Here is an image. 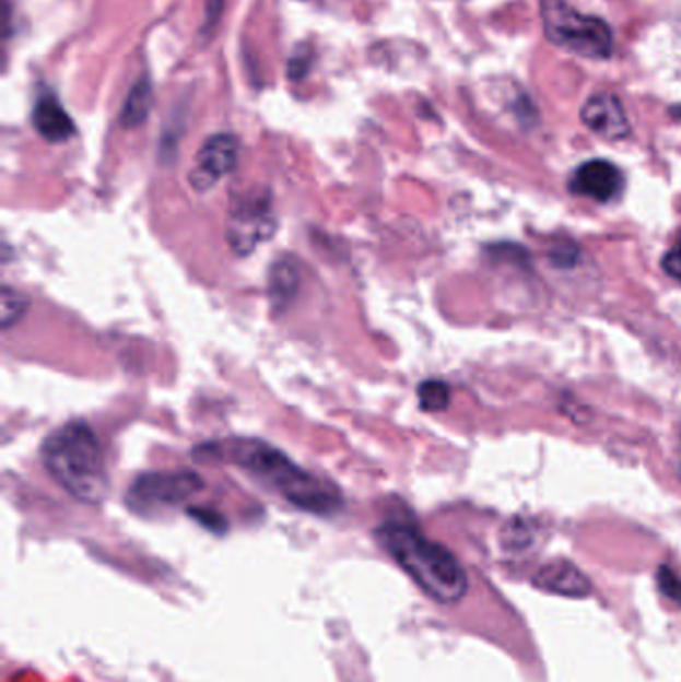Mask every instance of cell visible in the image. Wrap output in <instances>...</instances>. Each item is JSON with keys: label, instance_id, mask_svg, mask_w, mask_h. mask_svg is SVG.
<instances>
[{"label": "cell", "instance_id": "cell-5", "mask_svg": "<svg viewBox=\"0 0 681 682\" xmlns=\"http://www.w3.org/2000/svg\"><path fill=\"white\" fill-rule=\"evenodd\" d=\"M202 487L204 481L192 471L144 473L128 491L127 505L140 515H154L192 499Z\"/></svg>", "mask_w": 681, "mask_h": 682}, {"label": "cell", "instance_id": "cell-6", "mask_svg": "<svg viewBox=\"0 0 681 682\" xmlns=\"http://www.w3.org/2000/svg\"><path fill=\"white\" fill-rule=\"evenodd\" d=\"M274 212L268 196H243L232 205L228 217V244L238 256L255 250L260 242L274 234Z\"/></svg>", "mask_w": 681, "mask_h": 682}, {"label": "cell", "instance_id": "cell-16", "mask_svg": "<svg viewBox=\"0 0 681 682\" xmlns=\"http://www.w3.org/2000/svg\"><path fill=\"white\" fill-rule=\"evenodd\" d=\"M502 543H504V546H508V549H514V551H518V549H524V546L530 545V527L526 525V521H521V519H514V521H509V524L506 525V529L502 531Z\"/></svg>", "mask_w": 681, "mask_h": 682}, {"label": "cell", "instance_id": "cell-1", "mask_svg": "<svg viewBox=\"0 0 681 682\" xmlns=\"http://www.w3.org/2000/svg\"><path fill=\"white\" fill-rule=\"evenodd\" d=\"M209 457H220L240 467L250 478L274 491L302 511L334 515L342 507V495L332 483L296 466L277 447L258 439H231L207 445Z\"/></svg>", "mask_w": 681, "mask_h": 682}, {"label": "cell", "instance_id": "cell-18", "mask_svg": "<svg viewBox=\"0 0 681 682\" xmlns=\"http://www.w3.org/2000/svg\"><path fill=\"white\" fill-rule=\"evenodd\" d=\"M658 585L659 591L664 592L666 597H670L671 601L681 604V579L673 575L671 568H659Z\"/></svg>", "mask_w": 681, "mask_h": 682}, {"label": "cell", "instance_id": "cell-17", "mask_svg": "<svg viewBox=\"0 0 681 682\" xmlns=\"http://www.w3.org/2000/svg\"><path fill=\"white\" fill-rule=\"evenodd\" d=\"M313 52L308 48L296 50L289 60V77L292 80H302L313 69Z\"/></svg>", "mask_w": 681, "mask_h": 682}, {"label": "cell", "instance_id": "cell-8", "mask_svg": "<svg viewBox=\"0 0 681 682\" xmlns=\"http://www.w3.org/2000/svg\"><path fill=\"white\" fill-rule=\"evenodd\" d=\"M624 188V174L608 160L584 162L570 180V190L596 202H610Z\"/></svg>", "mask_w": 681, "mask_h": 682}, {"label": "cell", "instance_id": "cell-7", "mask_svg": "<svg viewBox=\"0 0 681 682\" xmlns=\"http://www.w3.org/2000/svg\"><path fill=\"white\" fill-rule=\"evenodd\" d=\"M238 164V138L232 134H214L198 150L195 168L190 172V184L198 192L214 188L219 180L228 176Z\"/></svg>", "mask_w": 681, "mask_h": 682}, {"label": "cell", "instance_id": "cell-12", "mask_svg": "<svg viewBox=\"0 0 681 682\" xmlns=\"http://www.w3.org/2000/svg\"><path fill=\"white\" fill-rule=\"evenodd\" d=\"M152 84L151 80L142 79L128 91L127 101L120 110V126L134 130L149 120L152 110Z\"/></svg>", "mask_w": 681, "mask_h": 682}, {"label": "cell", "instance_id": "cell-19", "mask_svg": "<svg viewBox=\"0 0 681 682\" xmlns=\"http://www.w3.org/2000/svg\"><path fill=\"white\" fill-rule=\"evenodd\" d=\"M661 268L666 270V273L673 278V280H678L681 282V239L671 248L666 256H664V260H661Z\"/></svg>", "mask_w": 681, "mask_h": 682}, {"label": "cell", "instance_id": "cell-10", "mask_svg": "<svg viewBox=\"0 0 681 682\" xmlns=\"http://www.w3.org/2000/svg\"><path fill=\"white\" fill-rule=\"evenodd\" d=\"M531 583L540 591L570 599H584L591 592V583L584 575V571H579L574 563L564 558L545 563L543 567L538 568Z\"/></svg>", "mask_w": 681, "mask_h": 682}, {"label": "cell", "instance_id": "cell-3", "mask_svg": "<svg viewBox=\"0 0 681 682\" xmlns=\"http://www.w3.org/2000/svg\"><path fill=\"white\" fill-rule=\"evenodd\" d=\"M40 461L72 499L101 505L108 497L105 451L89 423L70 421L47 435L40 445Z\"/></svg>", "mask_w": 681, "mask_h": 682}, {"label": "cell", "instance_id": "cell-4", "mask_svg": "<svg viewBox=\"0 0 681 682\" xmlns=\"http://www.w3.org/2000/svg\"><path fill=\"white\" fill-rule=\"evenodd\" d=\"M540 16L543 33L557 48L591 60L612 57V26L598 16L582 14L566 0H542Z\"/></svg>", "mask_w": 681, "mask_h": 682}, {"label": "cell", "instance_id": "cell-14", "mask_svg": "<svg viewBox=\"0 0 681 682\" xmlns=\"http://www.w3.org/2000/svg\"><path fill=\"white\" fill-rule=\"evenodd\" d=\"M450 386L439 379H427L418 387V401L424 411H444L450 405Z\"/></svg>", "mask_w": 681, "mask_h": 682}, {"label": "cell", "instance_id": "cell-20", "mask_svg": "<svg viewBox=\"0 0 681 682\" xmlns=\"http://www.w3.org/2000/svg\"><path fill=\"white\" fill-rule=\"evenodd\" d=\"M188 513L204 527L212 529V531H224L226 529V521L219 513L210 511V509H190Z\"/></svg>", "mask_w": 681, "mask_h": 682}, {"label": "cell", "instance_id": "cell-15", "mask_svg": "<svg viewBox=\"0 0 681 682\" xmlns=\"http://www.w3.org/2000/svg\"><path fill=\"white\" fill-rule=\"evenodd\" d=\"M0 306H2V318H0L2 328L9 330L19 319L24 318V314L28 309V299L21 292L12 290V287H4Z\"/></svg>", "mask_w": 681, "mask_h": 682}, {"label": "cell", "instance_id": "cell-13", "mask_svg": "<svg viewBox=\"0 0 681 682\" xmlns=\"http://www.w3.org/2000/svg\"><path fill=\"white\" fill-rule=\"evenodd\" d=\"M298 270L289 260H280L270 272V296L277 306H286L298 290Z\"/></svg>", "mask_w": 681, "mask_h": 682}, {"label": "cell", "instance_id": "cell-21", "mask_svg": "<svg viewBox=\"0 0 681 682\" xmlns=\"http://www.w3.org/2000/svg\"><path fill=\"white\" fill-rule=\"evenodd\" d=\"M680 475H681V467H680Z\"/></svg>", "mask_w": 681, "mask_h": 682}, {"label": "cell", "instance_id": "cell-11", "mask_svg": "<svg viewBox=\"0 0 681 682\" xmlns=\"http://www.w3.org/2000/svg\"><path fill=\"white\" fill-rule=\"evenodd\" d=\"M33 125H35L36 132L52 144L67 142L77 132L72 118L64 110V106L58 103V98L52 92H45L36 98Z\"/></svg>", "mask_w": 681, "mask_h": 682}, {"label": "cell", "instance_id": "cell-9", "mask_svg": "<svg viewBox=\"0 0 681 682\" xmlns=\"http://www.w3.org/2000/svg\"><path fill=\"white\" fill-rule=\"evenodd\" d=\"M582 122L588 126L591 132L606 140H624L630 137L632 126L627 120L624 106L618 96L601 92L588 98V103L582 106Z\"/></svg>", "mask_w": 681, "mask_h": 682}, {"label": "cell", "instance_id": "cell-2", "mask_svg": "<svg viewBox=\"0 0 681 682\" xmlns=\"http://www.w3.org/2000/svg\"><path fill=\"white\" fill-rule=\"evenodd\" d=\"M376 537L430 599L444 604L458 603L468 592V575L460 561L446 546L430 541L416 525L390 519L378 527Z\"/></svg>", "mask_w": 681, "mask_h": 682}]
</instances>
